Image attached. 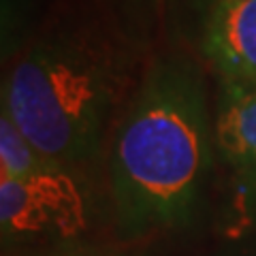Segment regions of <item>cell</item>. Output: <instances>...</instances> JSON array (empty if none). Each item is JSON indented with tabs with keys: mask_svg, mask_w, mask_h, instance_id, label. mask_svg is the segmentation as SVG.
Masks as SVG:
<instances>
[{
	"mask_svg": "<svg viewBox=\"0 0 256 256\" xmlns=\"http://www.w3.org/2000/svg\"><path fill=\"white\" fill-rule=\"evenodd\" d=\"M210 116L198 68L184 56L150 64L116 130L111 194L124 235L182 226L210 169Z\"/></svg>",
	"mask_w": 256,
	"mask_h": 256,
	"instance_id": "cell-1",
	"label": "cell"
},
{
	"mask_svg": "<svg viewBox=\"0 0 256 256\" xmlns=\"http://www.w3.org/2000/svg\"><path fill=\"white\" fill-rule=\"evenodd\" d=\"M134 50L94 24L56 28L13 60L2 111L43 156L62 166L92 158L109 114L134 82Z\"/></svg>",
	"mask_w": 256,
	"mask_h": 256,
	"instance_id": "cell-2",
	"label": "cell"
},
{
	"mask_svg": "<svg viewBox=\"0 0 256 256\" xmlns=\"http://www.w3.org/2000/svg\"><path fill=\"white\" fill-rule=\"evenodd\" d=\"M4 237H75L88 224V203L66 166L52 162L26 178H0Z\"/></svg>",
	"mask_w": 256,
	"mask_h": 256,
	"instance_id": "cell-3",
	"label": "cell"
},
{
	"mask_svg": "<svg viewBox=\"0 0 256 256\" xmlns=\"http://www.w3.org/2000/svg\"><path fill=\"white\" fill-rule=\"evenodd\" d=\"M203 54L224 82L256 84V0H212Z\"/></svg>",
	"mask_w": 256,
	"mask_h": 256,
	"instance_id": "cell-4",
	"label": "cell"
},
{
	"mask_svg": "<svg viewBox=\"0 0 256 256\" xmlns=\"http://www.w3.org/2000/svg\"><path fill=\"white\" fill-rule=\"evenodd\" d=\"M216 143L246 188L256 192V84H222L216 114Z\"/></svg>",
	"mask_w": 256,
	"mask_h": 256,
	"instance_id": "cell-5",
	"label": "cell"
},
{
	"mask_svg": "<svg viewBox=\"0 0 256 256\" xmlns=\"http://www.w3.org/2000/svg\"><path fill=\"white\" fill-rule=\"evenodd\" d=\"M54 160L43 156L32 143L24 137L22 130L9 118V114L0 116V169L2 175L11 178H26Z\"/></svg>",
	"mask_w": 256,
	"mask_h": 256,
	"instance_id": "cell-6",
	"label": "cell"
}]
</instances>
